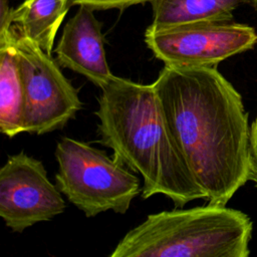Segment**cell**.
<instances>
[{"label":"cell","mask_w":257,"mask_h":257,"mask_svg":"<svg viewBox=\"0 0 257 257\" xmlns=\"http://www.w3.org/2000/svg\"><path fill=\"white\" fill-rule=\"evenodd\" d=\"M153 86L206 200L226 205L250 174L251 127L241 94L217 66L165 65Z\"/></svg>","instance_id":"obj_1"},{"label":"cell","mask_w":257,"mask_h":257,"mask_svg":"<svg viewBox=\"0 0 257 257\" xmlns=\"http://www.w3.org/2000/svg\"><path fill=\"white\" fill-rule=\"evenodd\" d=\"M97 98L98 143L144 181L142 198H169L176 208L206 194L197 183L169 127L152 84L113 75Z\"/></svg>","instance_id":"obj_2"},{"label":"cell","mask_w":257,"mask_h":257,"mask_svg":"<svg viewBox=\"0 0 257 257\" xmlns=\"http://www.w3.org/2000/svg\"><path fill=\"white\" fill-rule=\"evenodd\" d=\"M253 223L242 211L208 203L151 214L109 257H247Z\"/></svg>","instance_id":"obj_3"},{"label":"cell","mask_w":257,"mask_h":257,"mask_svg":"<svg viewBox=\"0 0 257 257\" xmlns=\"http://www.w3.org/2000/svg\"><path fill=\"white\" fill-rule=\"evenodd\" d=\"M54 155L57 188L88 218L109 210L124 214L141 193L135 172L84 142L63 137Z\"/></svg>","instance_id":"obj_4"},{"label":"cell","mask_w":257,"mask_h":257,"mask_svg":"<svg viewBox=\"0 0 257 257\" xmlns=\"http://www.w3.org/2000/svg\"><path fill=\"white\" fill-rule=\"evenodd\" d=\"M13 43L23 86L24 132L44 135L60 130L82 107L78 91L57 60L14 26Z\"/></svg>","instance_id":"obj_5"},{"label":"cell","mask_w":257,"mask_h":257,"mask_svg":"<svg viewBox=\"0 0 257 257\" xmlns=\"http://www.w3.org/2000/svg\"><path fill=\"white\" fill-rule=\"evenodd\" d=\"M145 42L165 65L217 66L221 61L252 49L256 30L233 21L189 24L165 29L147 28Z\"/></svg>","instance_id":"obj_6"},{"label":"cell","mask_w":257,"mask_h":257,"mask_svg":"<svg viewBox=\"0 0 257 257\" xmlns=\"http://www.w3.org/2000/svg\"><path fill=\"white\" fill-rule=\"evenodd\" d=\"M61 194L42 162L24 152L9 156L0 169V217L13 232L63 213L66 204Z\"/></svg>","instance_id":"obj_7"},{"label":"cell","mask_w":257,"mask_h":257,"mask_svg":"<svg viewBox=\"0 0 257 257\" xmlns=\"http://www.w3.org/2000/svg\"><path fill=\"white\" fill-rule=\"evenodd\" d=\"M93 11L80 5L66 22L55 48V59L60 66L85 76L102 88L113 74L106 61L102 23L96 19Z\"/></svg>","instance_id":"obj_8"},{"label":"cell","mask_w":257,"mask_h":257,"mask_svg":"<svg viewBox=\"0 0 257 257\" xmlns=\"http://www.w3.org/2000/svg\"><path fill=\"white\" fill-rule=\"evenodd\" d=\"M0 131L8 138L24 132V94L13 27L0 35Z\"/></svg>","instance_id":"obj_9"},{"label":"cell","mask_w":257,"mask_h":257,"mask_svg":"<svg viewBox=\"0 0 257 257\" xmlns=\"http://www.w3.org/2000/svg\"><path fill=\"white\" fill-rule=\"evenodd\" d=\"M246 0H151V29L232 21L233 11Z\"/></svg>","instance_id":"obj_10"},{"label":"cell","mask_w":257,"mask_h":257,"mask_svg":"<svg viewBox=\"0 0 257 257\" xmlns=\"http://www.w3.org/2000/svg\"><path fill=\"white\" fill-rule=\"evenodd\" d=\"M69 4V0H25L13 9V26L51 54L56 33Z\"/></svg>","instance_id":"obj_11"},{"label":"cell","mask_w":257,"mask_h":257,"mask_svg":"<svg viewBox=\"0 0 257 257\" xmlns=\"http://www.w3.org/2000/svg\"><path fill=\"white\" fill-rule=\"evenodd\" d=\"M72 5H84L93 10H106V9H124L130 6L151 2V0H69Z\"/></svg>","instance_id":"obj_12"},{"label":"cell","mask_w":257,"mask_h":257,"mask_svg":"<svg viewBox=\"0 0 257 257\" xmlns=\"http://www.w3.org/2000/svg\"><path fill=\"white\" fill-rule=\"evenodd\" d=\"M250 174L249 181H252L257 188V115L250 125Z\"/></svg>","instance_id":"obj_13"},{"label":"cell","mask_w":257,"mask_h":257,"mask_svg":"<svg viewBox=\"0 0 257 257\" xmlns=\"http://www.w3.org/2000/svg\"><path fill=\"white\" fill-rule=\"evenodd\" d=\"M13 27V9L9 7L8 0H0V34L10 31Z\"/></svg>","instance_id":"obj_14"},{"label":"cell","mask_w":257,"mask_h":257,"mask_svg":"<svg viewBox=\"0 0 257 257\" xmlns=\"http://www.w3.org/2000/svg\"><path fill=\"white\" fill-rule=\"evenodd\" d=\"M247 2H249V3H251L252 4V6L255 8V10L257 11V0H246Z\"/></svg>","instance_id":"obj_15"}]
</instances>
